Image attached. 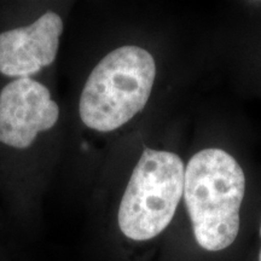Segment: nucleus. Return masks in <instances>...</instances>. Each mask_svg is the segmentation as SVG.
Segmentation results:
<instances>
[{
  "label": "nucleus",
  "instance_id": "obj_1",
  "mask_svg": "<svg viewBox=\"0 0 261 261\" xmlns=\"http://www.w3.org/2000/svg\"><path fill=\"white\" fill-rule=\"evenodd\" d=\"M67 108L56 86L37 79L0 84V195L28 210L50 188L65 161Z\"/></svg>",
  "mask_w": 261,
  "mask_h": 261
},
{
  "label": "nucleus",
  "instance_id": "obj_6",
  "mask_svg": "<svg viewBox=\"0 0 261 261\" xmlns=\"http://www.w3.org/2000/svg\"><path fill=\"white\" fill-rule=\"evenodd\" d=\"M260 236H261V226H260ZM259 261H261V249H260V254H259Z\"/></svg>",
  "mask_w": 261,
  "mask_h": 261
},
{
  "label": "nucleus",
  "instance_id": "obj_3",
  "mask_svg": "<svg viewBox=\"0 0 261 261\" xmlns=\"http://www.w3.org/2000/svg\"><path fill=\"white\" fill-rule=\"evenodd\" d=\"M246 190L243 169L228 152L204 149L185 168L184 198L198 246L226 249L240 231V208Z\"/></svg>",
  "mask_w": 261,
  "mask_h": 261
},
{
  "label": "nucleus",
  "instance_id": "obj_4",
  "mask_svg": "<svg viewBox=\"0 0 261 261\" xmlns=\"http://www.w3.org/2000/svg\"><path fill=\"white\" fill-rule=\"evenodd\" d=\"M73 3H0V79L55 85L62 38Z\"/></svg>",
  "mask_w": 261,
  "mask_h": 261
},
{
  "label": "nucleus",
  "instance_id": "obj_5",
  "mask_svg": "<svg viewBox=\"0 0 261 261\" xmlns=\"http://www.w3.org/2000/svg\"><path fill=\"white\" fill-rule=\"evenodd\" d=\"M184 175L177 154L144 146L117 208V226L123 236L145 242L161 234L184 194Z\"/></svg>",
  "mask_w": 261,
  "mask_h": 261
},
{
  "label": "nucleus",
  "instance_id": "obj_2",
  "mask_svg": "<svg viewBox=\"0 0 261 261\" xmlns=\"http://www.w3.org/2000/svg\"><path fill=\"white\" fill-rule=\"evenodd\" d=\"M158 65L152 54L136 44L107 52L87 71L67 108L65 161L74 158L91 136L123 128L148 106Z\"/></svg>",
  "mask_w": 261,
  "mask_h": 261
}]
</instances>
